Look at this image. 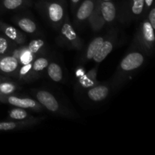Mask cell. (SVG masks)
Segmentation results:
<instances>
[{
  "mask_svg": "<svg viewBox=\"0 0 155 155\" xmlns=\"http://www.w3.org/2000/svg\"><path fill=\"white\" fill-rule=\"evenodd\" d=\"M4 79H5V77H0V81H2V80H4Z\"/></svg>",
  "mask_w": 155,
  "mask_h": 155,
  "instance_id": "4dcf8cb0",
  "label": "cell"
},
{
  "mask_svg": "<svg viewBox=\"0 0 155 155\" xmlns=\"http://www.w3.org/2000/svg\"><path fill=\"white\" fill-rule=\"evenodd\" d=\"M87 22L94 32H99L106 25L100 9V0H97L95 9L88 18Z\"/></svg>",
  "mask_w": 155,
  "mask_h": 155,
  "instance_id": "2e32d148",
  "label": "cell"
},
{
  "mask_svg": "<svg viewBox=\"0 0 155 155\" xmlns=\"http://www.w3.org/2000/svg\"><path fill=\"white\" fill-rule=\"evenodd\" d=\"M145 18H146L148 20L151 25L152 26L153 28L155 30V8L154 5H152V7L150 8V10L148 11V12L147 13L146 16Z\"/></svg>",
  "mask_w": 155,
  "mask_h": 155,
  "instance_id": "83f0119b",
  "label": "cell"
},
{
  "mask_svg": "<svg viewBox=\"0 0 155 155\" xmlns=\"http://www.w3.org/2000/svg\"><path fill=\"white\" fill-rule=\"evenodd\" d=\"M110 85L109 83H99L98 84L86 90L88 98L93 102H101L108 97L110 92Z\"/></svg>",
  "mask_w": 155,
  "mask_h": 155,
  "instance_id": "30bf717a",
  "label": "cell"
},
{
  "mask_svg": "<svg viewBox=\"0 0 155 155\" xmlns=\"http://www.w3.org/2000/svg\"><path fill=\"white\" fill-rule=\"evenodd\" d=\"M100 9L106 24H114L118 18L119 12L114 2L100 0Z\"/></svg>",
  "mask_w": 155,
  "mask_h": 155,
  "instance_id": "5bb4252c",
  "label": "cell"
},
{
  "mask_svg": "<svg viewBox=\"0 0 155 155\" xmlns=\"http://www.w3.org/2000/svg\"><path fill=\"white\" fill-rule=\"evenodd\" d=\"M31 4L30 0H1V6L4 10L15 11L28 7Z\"/></svg>",
  "mask_w": 155,
  "mask_h": 155,
  "instance_id": "7402d4cb",
  "label": "cell"
},
{
  "mask_svg": "<svg viewBox=\"0 0 155 155\" xmlns=\"http://www.w3.org/2000/svg\"><path fill=\"white\" fill-rule=\"evenodd\" d=\"M58 30L60 33L58 36L57 42L61 45L77 51H81L83 49V40L76 31L68 15L65 17Z\"/></svg>",
  "mask_w": 155,
  "mask_h": 155,
  "instance_id": "5b68a950",
  "label": "cell"
},
{
  "mask_svg": "<svg viewBox=\"0 0 155 155\" xmlns=\"http://www.w3.org/2000/svg\"><path fill=\"white\" fill-rule=\"evenodd\" d=\"M49 61L48 58L42 55L37 56L32 62V79L33 81L37 80L41 77L42 73L46 70Z\"/></svg>",
  "mask_w": 155,
  "mask_h": 155,
  "instance_id": "ffe728a7",
  "label": "cell"
},
{
  "mask_svg": "<svg viewBox=\"0 0 155 155\" xmlns=\"http://www.w3.org/2000/svg\"><path fill=\"white\" fill-rule=\"evenodd\" d=\"M118 41L117 30H111L104 38L98 51L95 53L92 60L97 64L102 62L107 56L111 52L117 45Z\"/></svg>",
  "mask_w": 155,
  "mask_h": 155,
  "instance_id": "ba28073f",
  "label": "cell"
},
{
  "mask_svg": "<svg viewBox=\"0 0 155 155\" xmlns=\"http://www.w3.org/2000/svg\"><path fill=\"white\" fill-rule=\"evenodd\" d=\"M0 101L10 104L14 107H21V108L33 110L35 112L42 111L44 109L36 99L27 98V97L18 96L15 94L6 95V96H1Z\"/></svg>",
  "mask_w": 155,
  "mask_h": 155,
  "instance_id": "52a82bcc",
  "label": "cell"
},
{
  "mask_svg": "<svg viewBox=\"0 0 155 155\" xmlns=\"http://www.w3.org/2000/svg\"><path fill=\"white\" fill-rule=\"evenodd\" d=\"M11 54L18 59L20 65L31 63L36 58V55H34L33 53L29 51L27 46L24 45H24H17Z\"/></svg>",
  "mask_w": 155,
  "mask_h": 155,
  "instance_id": "d6986e66",
  "label": "cell"
},
{
  "mask_svg": "<svg viewBox=\"0 0 155 155\" xmlns=\"http://www.w3.org/2000/svg\"><path fill=\"white\" fill-rule=\"evenodd\" d=\"M144 2H145V7H144V18H145L150 8L152 7V5H154V0H144Z\"/></svg>",
  "mask_w": 155,
  "mask_h": 155,
  "instance_id": "f1b7e54d",
  "label": "cell"
},
{
  "mask_svg": "<svg viewBox=\"0 0 155 155\" xmlns=\"http://www.w3.org/2000/svg\"><path fill=\"white\" fill-rule=\"evenodd\" d=\"M0 31L17 45H24L26 42V35L17 27L0 21Z\"/></svg>",
  "mask_w": 155,
  "mask_h": 155,
  "instance_id": "7c38bea8",
  "label": "cell"
},
{
  "mask_svg": "<svg viewBox=\"0 0 155 155\" xmlns=\"http://www.w3.org/2000/svg\"><path fill=\"white\" fill-rule=\"evenodd\" d=\"M34 97L36 101L46 109L48 112L58 116L65 117H73L74 114L68 107L58 101L53 93L45 89H39L34 92Z\"/></svg>",
  "mask_w": 155,
  "mask_h": 155,
  "instance_id": "277c9868",
  "label": "cell"
},
{
  "mask_svg": "<svg viewBox=\"0 0 155 155\" xmlns=\"http://www.w3.org/2000/svg\"><path fill=\"white\" fill-rule=\"evenodd\" d=\"M144 0H127L119 11L118 19L123 24H130L144 18Z\"/></svg>",
  "mask_w": 155,
  "mask_h": 155,
  "instance_id": "8992f818",
  "label": "cell"
},
{
  "mask_svg": "<svg viewBox=\"0 0 155 155\" xmlns=\"http://www.w3.org/2000/svg\"><path fill=\"white\" fill-rule=\"evenodd\" d=\"M98 70V66L97 65L89 70L88 72L83 74L81 77H79L78 80H77V85L79 86V87L83 90H86V89L98 84L99 82L97 80Z\"/></svg>",
  "mask_w": 155,
  "mask_h": 155,
  "instance_id": "9a60e30c",
  "label": "cell"
},
{
  "mask_svg": "<svg viewBox=\"0 0 155 155\" xmlns=\"http://www.w3.org/2000/svg\"><path fill=\"white\" fill-rule=\"evenodd\" d=\"M44 117H34L27 120H13L0 122V132L2 131H14V130H24L30 128L40 123Z\"/></svg>",
  "mask_w": 155,
  "mask_h": 155,
  "instance_id": "8fae6325",
  "label": "cell"
},
{
  "mask_svg": "<svg viewBox=\"0 0 155 155\" xmlns=\"http://www.w3.org/2000/svg\"><path fill=\"white\" fill-rule=\"evenodd\" d=\"M97 0H83L74 12V24L81 26L87 22L88 18L95 9Z\"/></svg>",
  "mask_w": 155,
  "mask_h": 155,
  "instance_id": "9c48e42d",
  "label": "cell"
},
{
  "mask_svg": "<svg viewBox=\"0 0 155 155\" xmlns=\"http://www.w3.org/2000/svg\"><path fill=\"white\" fill-rule=\"evenodd\" d=\"M145 61V54L138 48H133L127 52L120 62L110 83L112 87L119 88L122 86L127 79L134 72L143 66Z\"/></svg>",
  "mask_w": 155,
  "mask_h": 155,
  "instance_id": "6da1fadb",
  "label": "cell"
},
{
  "mask_svg": "<svg viewBox=\"0 0 155 155\" xmlns=\"http://www.w3.org/2000/svg\"><path fill=\"white\" fill-rule=\"evenodd\" d=\"M13 22L19 30L25 33L33 34L38 30L36 22L28 16H15L13 18Z\"/></svg>",
  "mask_w": 155,
  "mask_h": 155,
  "instance_id": "e0dca14e",
  "label": "cell"
},
{
  "mask_svg": "<svg viewBox=\"0 0 155 155\" xmlns=\"http://www.w3.org/2000/svg\"><path fill=\"white\" fill-rule=\"evenodd\" d=\"M105 36L106 35H101V36H95V38L92 39V41L89 42L88 46L86 47V50H85L84 53L82 56V61L87 62L92 60L94 55L98 51V48L101 46Z\"/></svg>",
  "mask_w": 155,
  "mask_h": 155,
  "instance_id": "ac0fdd59",
  "label": "cell"
},
{
  "mask_svg": "<svg viewBox=\"0 0 155 155\" xmlns=\"http://www.w3.org/2000/svg\"><path fill=\"white\" fill-rule=\"evenodd\" d=\"M20 89L19 86L15 82L4 79L0 81V97L15 94Z\"/></svg>",
  "mask_w": 155,
  "mask_h": 155,
  "instance_id": "d4e9b609",
  "label": "cell"
},
{
  "mask_svg": "<svg viewBox=\"0 0 155 155\" xmlns=\"http://www.w3.org/2000/svg\"><path fill=\"white\" fill-rule=\"evenodd\" d=\"M15 77L20 81L32 82V62L20 65Z\"/></svg>",
  "mask_w": 155,
  "mask_h": 155,
  "instance_id": "603a6c76",
  "label": "cell"
},
{
  "mask_svg": "<svg viewBox=\"0 0 155 155\" xmlns=\"http://www.w3.org/2000/svg\"><path fill=\"white\" fill-rule=\"evenodd\" d=\"M47 74L49 79L56 83H60L64 79V72L58 63L54 61L49 62L46 68Z\"/></svg>",
  "mask_w": 155,
  "mask_h": 155,
  "instance_id": "44dd1931",
  "label": "cell"
},
{
  "mask_svg": "<svg viewBox=\"0 0 155 155\" xmlns=\"http://www.w3.org/2000/svg\"><path fill=\"white\" fill-rule=\"evenodd\" d=\"M71 2V11H72L73 13L74 14L76 9L78 7L79 4L80 3L81 0H70Z\"/></svg>",
  "mask_w": 155,
  "mask_h": 155,
  "instance_id": "f546056e",
  "label": "cell"
},
{
  "mask_svg": "<svg viewBox=\"0 0 155 155\" xmlns=\"http://www.w3.org/2000/svg\"><path fill=\"white\" fill-rule=\"evenodd\" d=\"M27 48L31 53H33L36 57L42 55L46 48V43L42 39H36L30 41L28 45H27Z\"/></svg>",
  "mask_w": 155,
  "mask_h": 155,
  "instance_id": "484cf974",
  "label": "cell"
},
{
  "mask_svg": "<svg viewBox=\"0 0 155 155\" xmlns=\"http://www.w3.org/2000/svg\"><path fill=\"white\" fill-rule=\"evenodd\" d=\"M154 29L146 18L140 23L133 39V48H138L145 54H152L154 50Z\"/></svg>",
  "mask_w": 155,
  "mask_h": 155,
  "instance_id": "3957f363",
  "label": "cell"
},
{
  "mask_svg": "<svg viewBox=\"0 0 155 155\" xmlns=\"http://www.w3.org/2000/svg\"><path fill=\"white\" fill-rule=\"evenodd\" d=\"M36 6L50 26L58 30L68 15L64 0H42L38 2Z\"/></svg>",
  "mask_w": 155,
  "mask_h": 155,
  "instance_id": "7a4b0ae2",
  "label": "cell"
},
{
  "mask_svg": "<svg viewBox=\"0 0 155 155\" xmlns=\"http://www.w3.org/2000/svg\"><path fill=\"white\" fill-rule=\"evenodd\" d=\"M17 45L4 35H0V54H11Z\"/></svg>",
  "mask_w": 155,
  "mask_h": 155,
  "instance_id": "4316f807",
  "label": "cell"
},
{
  "mask_svg": "<svg viewBox=\"0 0 155 155\" xmlns=\"http://www.w3.org/2000/svg\"><path fill=\"white\" fill-rule=\"evenodd\" d=\"M20 64L12 54H0V73L5 75L15 76Z\"/></svg>",
  "mask_w": 155,
  "mask_h": 155,
  "instance_id": "4fadbf2b",
  "label": "cell"
},
{
  "mask_svg": "<svg viewBox=\"0 0 155 155\" xmlns=\"http://www.w3.org/2000/svg\"><path fill=\"white\" fill-rule=\"evenodd\" d=\"M8 118L13 120H27L34 118L28 111V110L21 107H14L8 110Z\"/></svg>",
  "mask_w": 155,
  "mask_h": 155,
  "instance_id": "cb8c5ba5",
  "label": "cell"
},
{
  "mask_svg": "<svg viewBox=\"0 0 155 155\" xmlns=\"http://www.w3.org/2000/svg\"><path fill=\"white\" fill-rule=\"evenodd\" d=\"M102 1H112V0H102Z\"/></svg>",
  "mask_w": 155,
  "mask_h": 155,
  "instance_id": "1f68e13d",
  "label": "cell"
},
{
  "mask_svg": "<svg viewBox=\"0 0 155 155\" xmlns=\"http://www.w3.org/2000/svg\"><path fill=\"white\" fill-rule=\"evenodd\" d=\"M48 1H55V0H48Z\"/></svg>",
  "mask_w": 155,
  "mask_h": 155,
  "instance_id": "d6a6232c",
  "label": "cell"
}]
</instances>
